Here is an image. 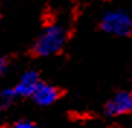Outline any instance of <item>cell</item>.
Wrapping results in <instances>:
<instances>
[{
    "label": "cell",
    "instance_id": "6da1fadb",
    "mask_svg": "<svg viewBox=\"0 0 132 128\" xmlns=\"http://www.w3.org/2000/svg\"><path fill=\"white\" fill-rule=\"evenodd\" d=\"M68 39V31L60 23H52L42 29V32L32 42L29 54L34 58H47L58 55Z\"/></svg>",
    "mask_w": 132,
    "mask_h": 128
},
{
    "label": "cell",
    "instance_id": "7a4b0ae2",
    "mask_svg": "<svg viewBox=\"0 0 132 128\" xmlns=\"http://www.w3.org/2000/svg\"><path fill=\"white\" fill-rule=\"evenodd\" d=\"M99 28L106 35L116 38H128L132 35V16L123 9L106 10L100 16Z\"/></svg>",
    "mask_w": 132,
    "mask_h": 128
},
{
    "label": "cell",
    "instance_id": "3957f363",
    "mask_svg": "<svg viewBox=\"0 0 132 128\" xmlns=\"http://www.w3.org/2000/svg\"><path fill=\"white\" fill-rule=\"evenodd\" d=\"M103 112L110 118L132 115V90H119L110 96L103 106Z\"/></svg>",
    "mask_w": 132,
    "mask_h": 128
},
{
    "label": "cell",
    "instance_id": "277c9868",
    "mask_svg": "<svg viewBox=\"0 0 132 128\" xmlns=\"http://www.w3.org/2000/svg\"><path fill=\"white\" fill-rule=\"evenodd\" d=\"M62 95H64V90L61 87L52 85V83L41 80L39 85L36 86L34 95L31 96V101L35 105L41 106V108H48L51 105L57 103L61 99Z\"/></svg>",
    "mask_w": 132,
    "mask_h": 128
},
{
    "label": "cell",
    "instance_id": "5b68a950",
    "mask_svg": "<svg viewBox=\"0 0 132 128\" xmlns=\"http://www.w3.org/2000/svg\"><path fill=\"white\" fill-rule=\"evenodd\" d=\"M41 80H42L41 74L36 70L31 69L23 71L20 74V77L18 79V81L13 85V90H15L18 99H31Z\"/></svg>",
    "mask_w": 132,
    "mask_h": 128
},
{
    "label": "cell",
    "instance_id": "8992f818",
    "mask_svg": "<svg viewBox=\"0 0 132 128\" xmlns=\"http://www.w3.org/2000/svg\"><path fill=\"white\" fill-rule=\"evenodd\" d=\"M16 101H18V96L13 90V86L0 90V112L7 111L10 106H13V103Z\"/></svg>",
    "mask_w": 132,
    "mask_h": 128
},
{
    "label": "cell",
    "instance_id": "52a82bcc",
    "mask_svg": "<svg viewBox=\"0 0 132 128\" xmlns=\"http://www.w3.org/2000/svg\"><path fill=\"white\" fill-rule=\"evenodd\" d=\"M10 128H41L35 121L32 119H26V118H22V119H18L12 124Z\"/></svg>",
    "mask_w": 132,
    "mask_h": 128
},
{
    "label": "cell",
    "instance_id": "ba28073f",
    "mask_svg": "<svg viewBox=\"0 0 132 128\" xmlns=\"http://www.w3.org/2000/svg\"><path fill=\"white\" fill-rule=\"evenodd\" d=\"M10 64H12V60L7 55H0V79L4 77L7 74L9 69H10Z\"/></svg>",
    "mask_w": 132,
    "mask_h": 128
}]
</instances>
